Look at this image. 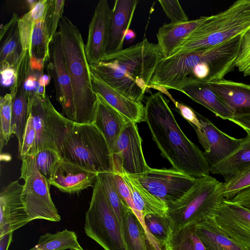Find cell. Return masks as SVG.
Listing matches in <instances>:
<instances>
[{"instance_id": "cell-1", "label": "cell", "mask_w": 250, "mask_h": 250, "mask_svg": "<svg viewBox=\"0 0 250 250\" xmlns=\"http://www.w3.org/2000/svg\"><path fill=\"white\" fill-rule=\"evenodd\" d=\"M145 122L162 156L172 168L194 178L209 176V166L203 152L184 133L160 91L147 97Z\"/></svg>"}, {"instance_id": "cell-2", "label": "cell", "mask_w": 250, "mask_h": 250, "mask_svg": "<svg viewBox=\"0 0 250 250\" xmlns=\"http://www.w3.org/2000/svg\"><path fill=\"white\" fill-rule=\"evenodd\" d=\"M45 104L55 150L65 161L97 173H113L111 151L93 124L74 123L55 108L48 95Z\"/></svg>"}, {"instance_id": "cell-3", "label": "cell", "mask_w": 250, "mask_h": 250, "mask_svg": "<svg viewBox=\"0 0 250 250\" xmlns=\"http://www.w3.org/2000/svg\"><path fill=\"white\" fill-rule=\"evenodd\" d=\"M163 58L157 43L146 39L89 64L91 72L126 98L142 103L159 62Z\"/></svg>"}, {"instance_id": "cell-4", "label": "cell", "mask_w": 250, "mask_h": 250, "mask_svg": "<svg viewBox=\"0 0 250 250\" xmlns=\"http://www.w3.org/2000/svg\"><path fill=\"white\" fill-rule=\"evenodd\" d=\"M62 48L71 80L75 112L74 123L93 124L97 104L85 50V44L79 28L66 16L60 24Z\"/></svg>"}, {"instance_id": "cell-5", "label": "cell", "mask_w": 250, "mask_h": 250, "mask_svg": "<svg viewBox=\"0 0 250 250\" xmlns=\"http://www.w3.org/2000/svg\"><path fill=\"white\" fill-rule=\"evenodd\" d=\"M250 28V0H237L225 10L207 16L172 55L220 44L242 35Z\"/></svg>"}, {"instance_id": "cell-6", "label": "cell", "mask_w": 250, "mask_h": 250, "mask_svg": "<svg viewBox=\"0 0 250 250\" xmlns=\"http://www.w3.org/2000/svg\"><path fill=\"white\" fill-rule=\"evenodd\" d=\"M224 199L223 183L210 175L196 178L192 187L181 198L167 206V213L173 231L214 216Z\"/></svg>"}, {"instance_id": "cell-7", "label": "cell", "mask_w": 250, "mask_h": 250, "mask_svg": "<svg viewBox=\"0 0 250 250\" xmlns=\"http://www.w3.org/2000/svg\"><path fill=\"white\" fill-rule=\"evenodd\" d=\"M84 229L104 250H126L119 221L98 178L93 187Z\"/></svg>"}, {"instance_id": "cell-8", "label": "cell", "mask_w": 250, "mask_h": 250, "mask_svg": "<svg viewBox=\"0 0 250 250\" xmlns=\"http://www.w3.org/2000/svg\"><path fill=\"white\" fill-rule=\"evenodd\" d=\"M20 159L22 164L20 178L24 181L22 198L29 221H60L61 216L51 197L50 185L39 172L34 156L26 155Z\"/></svg>"}, {"instance_id": "cell-9", "label": "cell", "mask_w": 250, "mask_h": 250, "mask_svg": "<svg viewBox=\"0 0 250 250\" xmlns=\"http://www.w3.org/2000/svg\"><path fill=\"white\" fill-rule=\"evenodd\" d=\"M133 176L149 192L167 206L181 198L196 179L173 168L150 167L145 173Z\"/></svg>"}, {"instance_id": "cell-10", "label": "cell", "mask_w": 250, "mask_h": 250, "mask_svg": "<svg viewBox=\"0 0 250 250\" xmlns=\"http://www.w3.org/2000/svg\"><path fill=\"white\" fill-rule=\"evenodd\" d=\"M142 140L136 123L129 121L116 140L111 151L113 173L121 170L138 175L148 171L142 147Z\"/></svg>"}, {"instance_id": "cell-11", "label": "cell", "mask_w": 250, "mask_h": 250, "mask_svg": "<svg viewBox=\"0 0 250 250\" xmlns=\"http://www.w3.org/2000/svg\"><path fill=\"white\" fill-rule=\"evenodd\" d=\"M47 62L48 75L53 80L56 100L61 106L62 114L74 122L75 112L73 90L59 31L51 42Z\"/></svg>"}, {"instance_id": "cell-12", "label": "cell", "mask_w": 250, "mask_h": 250, "mask_svg": "<svg viewBox=\"0 0 250 250\" xmlns=\"http://www.w3.org/2000/svg\"><path fill=\"white\" fill-rule=\"evenodd\" d=\"M30 56L23 52L16 68V77L10 88L12 98V132L18 141V153L21 151L29 116V92L26 81L31 71Z\"/></svg>"}, {"instance_id": "cell-13", "label": "cell", "mask_w": 250, "mask_h": 250, "mask_svg": "<svg viewBox=\"0 0 250 250\" xmlns=\"http://www.w3.org/2000/svg\"><path fill=\"white\" fill-rule=\"evenodd\" d=\"M214 218L222 231L241 250H250V210L225 199Z\"/></svg>"}, {"instance_id": "cell-14", "label": "cell", "mask_w": 250, "mask_h": 250, "mask_svg": "<svg viewBox=\"0 0 250 250\" xmlns=\"http://www.w3.org/2000/svg\"><path fill=\"white\" fill-rule=\"evenodd\" d=\"M197 114L201 126L199 127H192L204 149L205 157L209 166H211L237 149L243 139H237L227 134L218 128L209 119L198 112Z\"/></svg>"}, {"instance_id": "cell-15", "label": "cell", "mask_w": 250, "mask_h": 250, "mask_svg": "<svg viewBox=\"0 0 250 250\" xmlns=\"http://www.w3.org/2000/svg\"><path fill=\"white\" fill-rule=\"evenodd\" d=\"M112 9L106 0L97 3L89 24L85 50L89 64L100 62L104 57L108 42Z\"/></svg>"}, {"instance_id": "cell-16", "label": "cell", "mask_w": 250, "mask_h": 250, "mask_svg": "<svg viewBox=\"0 0 250 250\" xmlns=\"http://www.w3.org/2000/svg\"><path fill=\"white\" fill-rule=\"evenodd\" d=\"M23 185L11 182L0 192V236L29 223L22 198Z\"/></svg>"}, {"instance_id": "cell-17", "label": "cell", "mask_w": 250, "mask_h": 250, "mask_svg": "<svg viewBox=\"0 0 250 250\" xmlns=\"http://www.w3.org/2000/svg\"><path fill=\"white\" fill-rule=\"evenodd\" d=\"M97 178L98 173L61 159L48 181L63 192L74 194L93 187Z\"/></svg>"}, {"instance_id": "cell-18", "label": "cell", "mask_w": 250, "mask_h": 250, "mask_svg": "<svg viewBox=\"0 0 250 250\" xmlns=\"http://www.w3.org/2000/svg\"><path fill=\"white\" fill-rule=\"evenodd\" d=\"M138 2V0L115 1L112 9L109 36L105 55L123 49L125 35L129 29Z\"/></svg>"}, {"instance_id": "cell-19", "label": "cell", "mask_w": 250, "mask_h": 250, "mask_svg": "<svg viewBox=\"0 0 250 250\" xmlns=\"http://www.w3.org/2000/svg\"><path fill=\"white\" fill-rule=\"evenodd\" d=\"M91 80L94 92L101 95L123 116L135 123L145 121V106L142 103L134 102L126 98L92 72Z\"/></svg>"}, {"instance_id": "cell-20", "label": "cell", "mask_w": 250, "mask_h": 250, "mask_svg": "<svg viewBox=\"0 0 250 250\" xmlns=\"http://www.w3.org/2000/svg\"><path fill=\"white\" fill-rule=\"evenodd\" d=\"M97 104L93 125L104 136L111 151L125 125L131 121L96 94Z\"/></svg>"}, {"instance_id": "cell-21", "label": "cell", "mask_w": 250, "mask_h": 250, "mask_svg": "<svg viewBox=\"0 0 250 250\" xmlns=\"http://www.w3.org/2000/svg\"><path fill=\"white\" fill-rule=\"evenodd\" d=\"M207 83L234 115H250V85L224 79Z\"/></svg>"}, {"instance_id": "cell-22", "label": "cell", "mask_w": 250, "mask_h": 250, "mask_svg": "<svg viewBox=\"0 0 250 250\" xmlns=\"http://www.w3.org/2000/svg\"><path fill=\"white\" fill-rule=\"evenodd\" d=\"M53 0L45 16L34 27L31 41L30 64L32 69L43 73V68L49 57L51 37V14Z\"/></svg>"}, {"instance_id": "cell-23", "label": "cell", "mask_w": 250, "mask_h": 250, "mask_svg": "<svg viewBox=\"0 0 250 250\" xmlns=\"http://www.w3.org/2000/svg\"><path fill=\"white\" fill-rule=\"evenodd\" d=\"M207 16L186 22L164 23L159 27L157 35L158 45L163 58L172 55L177 48L206 20Z\"/></svg>"}, {"instance_id": "cell-24", "label": "cell", "mask_w": 250, "mask_h": 250, "mask_svg": "<svg viewBox=\"0 0 250 250\" xmlns=\"http://www.w3.org/2000/svg\"><path fill=\"white\" fill-rule=\"evenodd\" d=\"M20 17L13 13L10 20L0 29V71L16 69L23 52L18 21Z\"/></svg>"}, {"instance_id": "cell-25", "label": "cell", "mask_w": 250, "mask_h": 250, "mask_svg": "<svg viewBox=\"0 0 250 250\" xmlns=\"http://www.w3.org/2000/svg\"><path fill=\"white\" fill-rule=\"evenodd\" d=\"M46 96L42 97L36 94L29 95V114L32 117L37 135L35 147L31 155L33 156L44 149L51 148L55 150L44 101Z\"/></svg>"}, {"instance_id": "cell-26", "label": "cell", "mask_w": 250, "mask_h": 250, "mask_svg": "<svg viewBox=\"0 0 250 250\" xmlns=\"http://www.w3.org/2000/svg\"><path fill=\"white\" fill-rule=\"evenodd\" d=\"M180 92L223 120L229 121L234 115L233 111L207 83H201L187 86L182 88Z\"/></svg>"}, {"instance_id": "cell-27", "label": "cell", "mask_w": 250, "mask_h": 250, "mask_svg": "<svg viewBox=\"0 0 250 250\" xmlns=\"http://www.w3.org/2000/svg\"><path fill=\"white\" fill-rule=\"evenodd\" d=\"M117 173L124 180L130 190L135 208L144 217L148 214L167 212V205L149 192L133 175L123 170Z\"/></svg>"}, {"instance_id": "cell-28", "label": "cell", "mask_w": 250, "mask_h": 250, "mask_svg": "<svg viewBox=\"0 0 250 250\" xmlns=\"http://www.w3.org/2000/svg\"><path fill=\"white\" fill-rule=\"evenodd\" d=\"M246 132L239 147L219 162L209 166V173L223 176L227 182L250 164V132Z\"/></svg>"}, {"instance_id": "cell-29", "label": "cell", "mask_w": 250, "mask_h": 250, "mask_svg": "<svg viewBox=\"0 0 250 250\" xmlns=\"http://www.w3.org/2000/svg\"><path fill=\"white\" fill-rule=\"evenodd\" d=\"M196 231L206 250H241L222 231L214 216L197 224Z\"/></svg>"}, {"instance_id": "cell-30", "label": "cell", "mask_w": 250, "mask_h": 250, "mask_svg": "<svg viewBox=\"0 0 250 250\" xmlns=\"http://www.w3.org/2000/svg\"><path fill=\"white\" fill-rule=\"evenodd\" d=\"M51 0H39L29 11L20 17L18 26L23 50L30 53L31 37L34 27L46 15Z\"/></svg>"}, {"instance_id": "cell-31", "label": "cell", "mask_w": 250, "mask_h": 250, "mask_svg": "<svg viewBox=\"0 0 250 250\" xmlns=\"http://www.w3.org/2000/svg\"><path fill=\"white\" fill-rule=\"evenodd\" d=\"M122 224L126 250H147L145 230L130 208L122 217Z\"/></svg>"}, {"instance_id": "cell-32", "label": "cell", "mask_w": 250, "mask_h": 250, "mask_svg": "<svg viewBox=\"0 0 250 250\" xmlns=\"http://www.w3.org/2000/svg\"><path fill=\"white\" fill-rule=\"evenodd\" d=\"M35 247L40 250H65L82 247L76 233L66 229L41 235Z\"/></svg>"}, {"instance_id": "cell-33", "label": "cell", "mask_w": 250, "mask_h": 250, "mask_svg": "<svg viewBox=\"0 0 250 250\" xmlns=\"http://www.w3.org/2000/svg\"><path fill=\"white\" fill-rule=\"evenodd\" d=\"M166 248V250H206L197 234L196 225L172 231Z\"/></svg>"}, {"instance_id": "cell-34", "label": "cell", "mask_w": 250, "mask_h": 250, "mask_svg": "<svg viewBox=\"0 0 250 250\" xmlns=\"http://www.w3.org/2000/svg\"><path fill=\"white\" fill-rule=\"evenodd\" d=\"M145 225L151 234L164 247L173 231L167 212L148 214L145 217Z\"/></svg>"}, {"instance_id": "cell-35", "label": "cell", "mask_w": 250, "mask_h": 250, "mask_svg": "<svg viewBox=\"0 0 250 250\" xmlns=\"http://www.w3.org/2000/svg\"><path fill=\"white\" fill-rule=\"evenodd\" d=\"M99 179L107 198L116 214L123 229L122 217L125 211L129 208L121 196L114 185L111 172H103L98 174Z\"/></svg>"}, {"instance_id": "cell-36", "label": "cell", "mask_w": 250, "mask_h": 250, "mask_svg": "<svg viewBox=\"0 0 250 250\" xmlns=\"http://www.w3.org/2000/svg\"><path fill=\"white\" fill-rule=\"evenodd\" d=\"M0 151L6 146L12 135V98L10 93H6L0 98Z\"/></svg>"}, {"instance_id": "cell-37", "label": "cell", "mask_w": 250, "mask_h": 250, "mask_svg": "<svg viewBox=\"0 0 250 250\" xmlns=\"http://www.w3.org/2000/svg\"><path fill=\"white\" fill-rule=\"evenodd\" d=\"M250 187V164L223 183V197L229 200Z\"/></svg>"}, {"instance_id": "cell-38", "label": "cell", "mask_w": 250, "mask_h": 250, "mask_svg": "<svg viewBox=\"0 0 250 250\" xmlns=\"http://www.w3.org/2000/svg\"><path fill=\"white\" fill-rule=\"evenodd\" d=\"M34 158L39 172L48 180L61 159L58 153L51 148H46L38 151Z\"/></svg>"}, {"instance_id": "cell-39", "label": "cell", "mask_w": 250, "mask_h": 250, "mask_svg": "<svg viewBox=\"0 0 250 250\" xmlns=\"http://www.w3.org/2000/svg\"><path fill=\"white\" fill-rule=\"evenodd\" d=\"M236 67L244 76H250V28L242 35Z\"/></svg>"}, {"instance_id": "cell-40", "label": "cell", "mask_w": 250, "mask_h": 250, "mask_svg": "<svg viewBox=\"0 0 250 250\" xmlns=\"http://www.w3.org/2000/svg\"><path fill=\"white\" fill-rule=\"evenodd\" d=\"M164 12L170 20V23L186 22L189 20L177 0H159Z\"/></svg>"}, {"instance_id": "cell-41", "label": "cell", "mask_w": 250, "mask_h": 250, "mask_svg": "<svg viewBox=\"0 0 250 250\" xmlns=\"http://www.w3.org/2000/svg\"><path fill=\"white\" fill-rule=\"evenodd\" d=\"M37 135L31 116L29 114L26 125L22 146L18 156L20 159L26 155H31L34 150Z\"/></svg>"}, {"instance_id": "cell-42", "label": "cell", "mask_w": 250, "mask_h": 250, "mask_svg": "<svg viewBox=\"0 0 250 250\" xmlns=\"http://www.w3.org/2000/svg\"><path fill=\"white\" fill-rule=\"evenodd\" d=\"M114 185L119 193L133 212L138 210L134 205L130 190L122 176L117 173H112Z\"/></svg>"}, {"instance_id": "cell-43", "label": "cell", "mask_w": 250, "mask_h": 250, "mask_svg": "<svg viewBox=\"0 0 250 250\" xmlns=\"http://www.w3.org/2000/svg\"><path fill=\"white\" fill-rule=\"evenodd\" d=\"M65 0H53L51 14V37L52 39L57 31L60 21L63 17L62 14L65 4Z\"/></svg>"}, {"instance_id": "cell-44", "label": "cell", "mask_w": 250, "mask_h": 250, "mask_svg": "<svg viewBox=\"0 0 250 250\" xmlns=\"http://www.w3.org/2000/svg\"><path fill=\"white\" fill-rule=\"evenodd\" d=\"M173 103L180 114L192 126L200 127L201 123L196 111L183 103L175 101Z\"/></svg>"}, {"instance_id": "cell-45", "label": "cell", "mask_w": 250, "mask_h": 250, "mask_svg": "<svg viewBox=\"0 0 250 250\" xmlns=\"http://www.w3.org/2000/svg\"><path fill=\"white\" fill-rule=\"evenodd\" d=\"M229 201L250 210V187L241 191Z\"/></svg>"}, {"instance_id": "cell-46", "label": "cell", "mask_w": 250, "mask_h": 250, "mask_svg": "<svg viewBox=\"0 0 250 250\" xmlns=\"http://www.w3.org/2000/svg\"><path fill=\"white\" fill-rule=\"evenodd\" d=\"M1 83L5 86L12 85L16 77V69L6 68L0 70Z\"/></svg>"}, {"instance_id": "cell-47", "label": "cell", "mask_w": 250, "mask_h": 250, "mask_svg": "<svg viewBox=\"0 0 250 250\" xmlns=\"http://www.w3.org/2000/svg\"><path fill=\"white\" fill-rule=\"evenodd\" d=\"M229 121L242 127L246 131L250 132V115H234Z\"/></svg>"}, {"instance_id": "cell-48", "label": "cell", "mask_w": 250, "mask_h": 250, "mask_svg": "<svg viewBox=\"0 0 250 250\" xmlns=\"http://www.w3.org/2000/svg\"><path fill=\"white\" fill-rule=\"evenodd\" d=\"M13 232L0 236V250H8L12 241Z\"/></svg>"}, {"instance_id": "cell-49", "label": "cell", "mask_w": 250, "mask_h": 250, "mask_svg": "<svg viewBox=\"0 0 250 250\" xmlns=\"http://www.w3.org/2000/svg\"><path fill=\"white\" fill-rule=\"evenodd\" d=\"M51 78L49 75H46L42 74L39 77V84L42 86L45 87L49 83Z\"/></svg>"}, {"instance_id": "cell-50", "label": "cell", "mask_w": 250, "mask_h": 250, "mask_svg": "<svg viewBox=\"0 0 250 250\" xmlns=\"http://www.w3.org/2000/svg\"><path fill=\"white\" fill-rule=\"evenodd\" d=\"M136 37L135 33L131 29H128L125 33V39L126 41H131L133 40Z\"/></svg>"}, {"instance_id": "cell-51", "label": "cell", "mask_w": 250, "mask_h": 250, "mask_svg": "<svg viewBox=\"0 0 250 250\" xmlns=\"http://www.w3.org/2000/svg\"><path fill=\"white\" fill-rule=\"evenodd\" d=\"M70 250H84L83 249L82 247H81V248H79V249H71Z\"/></svg>"}, {"instance_id": "cell-52", "label": "cell", "mask_w": 250, "mask_h": 250, "mask_svg": "<svg viewBox=\"0 0 250 250\" xmlns=\"http://www.w3.org/2000/svg\"><path fill=\"white\" fill-rule=\"evenodd\" d=\"M28 250H36V248L34 246L33 248H32Z\"/></svg>"}, {"instance_id": "cell-53", "label": "cell", "mask_w": 250, "mask_h": 250, "mask_svg": "<svg viewBox=\"0 0 250 250\" xmlns=\"http://www.w3.org/2000/svg\"><path fill=\"white\" fill-rule=\"evenodd\" d=\"M36 248V247H35ZM36 250H40L36 248Z\"/></svg>"}]
</instances>
